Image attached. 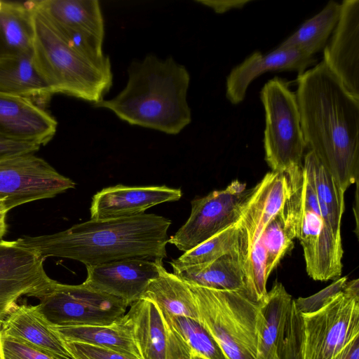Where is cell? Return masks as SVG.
I'll return each instance as SVG.
<instances>
[{"mask_svg":"<svg viewBox=\"0 0 359 359\" xmlns=\"http://www.w3.org/2000/svg\"><path fill=\"white\" fill-rule=\"evenodd\" d=\"M170 219L155 214L93 219L52 234L24 236L18 245L46 259L62 257L87 266L133 259L167 257Z\"/></svg>","mask_w":359,"mask_h":359,"instance_id":"cell-2","label":"cell"},{"mask_svg":"<svg viewBox=\"0 0 359 359\" xmlns=\"http://www.w3.org/2000/svg\"><path fill=\"white\" fill-rule=\"evenodd\" d=\"M128 80L114 97L93 106L112 111L132 126L180 133L191 121L187 102L190 75L172 57L165 60L149 54L133 61L128 69Z\"/></svg>","mask_w":359,"mask_h":359,"instance_id":"cell-3","label":"cell"},{"mask_svg":"<svg viewBox=\"0 0 359 359\" xmlns=\"http://www.w3.org/2000/svg\"><path fill=\"white\" fill-rule=\"evenodd\" d=\"M8 211L4 202L0 199V242L4 240L7 231L6 217Z\"/></svg>","mask_w":359,"mask_h":359,"instance_id":"cell-40","label":"cell"},{"mask_svg":"<svg viewBox=\"0 0 359 359\" xmlns=\"http://www.w3.org/2000/svg\"><path fill=\"white\" fill-rule=\"evenodd\" d=\"M121 318L109 325H53V327L64 341L107 348L142 359L129 330Z\"/></svg>","mask_w":359,"mask_h":359,"instance_id":"cell-27","label":"cell"},{"mask_svg":"<svg viewBox=\"0 0 359 359\" xmlns=\"http://www.w3.org/2000/svg\"><path fill=\"white\" fill-rule=\"evenodd\" d=\"M57 121L31 100L0 92V136L45 145L54 137Z\"/></svg>","mask_w":359,"mask_h":359,"instance_id":"cell-20","label":"cell"},{"mask_svg":"<svg viewBox=\"0 0 359 359\" xmlns=\"http://www.w3.org/2000/svg\"><path fill=\"white\" fill-rule=\"evenodd\" d=\"M332 359H359V336L353 339Z\"/></svg>","mask_w":359,"mask_h":359,"instance_id":"cell-39","label":"cell"},{"mask_svg":"<svg viewBox=\"0 0 359 359\" xmlns=\"http://www.w3.org/2000/svg\"><path fill=\"white\" fill-rule=\"evenodd\" d=\"M164 269L162 260L144 259L87 266L84 283L130 306L142 297L149 283L158 278Z\"/></svg>","mask_w":359,"mask_h":359,"instance_id":"cell-16","label":"cell"},{"mask_svg":"<svg viewBox=\"0 0 359 359\" xmlns=\"http://www.w3.org/2000/svg\"><path fill=\"white\" fill-rule=\"evenodd\" d=\"M287 175L269 172L252 188L240 218L236 223L234 252L243 269L266 266V253L260 243L269 221L282 209L289 195Z\"/></svg>","mask_w":359,"mask_h":359,"instance_id":"cell-9","label":"cell"},{"mask_svg":"<svg viewBox=\"0 0 359 359\" xmlns=\"http://www.w3.org/2000/svg\"><path fill=\"white\" fill-rule=\"evenodd\" d=\"M2 334L19 339L53 359H73L64 341L37 305H18L4 320Z\"/></svg>","mask_w":359,"mask_h":359,"instance_id":"cell-21","label":"cell"},{"mask_svg":"<svg viewBox=\"0 0 359 359\" xmlns=\"http://www.w3.org/2000/svg\"><path fill=\"white\" fill-rule=\"evenodd\" d=\"M188 285L195 299L198 320L227 358L257 359L259 303L245 292Z\"/></svg>","mask_w":359,"mask_h":359,"instance_id":"cell-5","label":"cell"},{"mask_svg":"<svg viewBox=\"0 0 359 359\" xmlns=\"http://www.w3.org/2000/svg\"><path fill=\"white\" fill-rule=\"evenodd\" d=\"M296 230L293 213L285 202L282 209L269 221L260 240L266 253V271L268 276L285 254L293 248Z\"/></svg>","mask_w":359,"mask_h":359,"instance_id":"cell-29","label":"cell"},{"mask_svg":"<svg viewBox=\"0 0 359 359\" xmlns=\"http://www.w3.org/2000/svg\"><path fill=\"white\" fill-rule=\"evenodd\" d=\"M66 42L95 60L108 57L102 50L103 16L97 0L34 1Z\"/></svg>","mask_w":359,"mask_h":359,"instance_id":"cell-14","label":"cell"},{"mask_svg":"<svg viewBox=\"0 0 359 359\" xmlns=\"http://www.w3.org/2000/svg\"><path fill=\"white\" fill-rule=\"evenodd\" d=\"M347 281L346 276L339 278L331 285L310 297L294 299L297 309L301 314L311 313L319 310L343 290Z\"/></svg>","mask_w":359,"mask_h":359,"instance_id":"cell-34","label":"cell"},{"mask_svg":"<svg viewBox=\"0 0 359 359\" xmlns=\"http://www.w3.org/2000/svg\"><path fill=\"white\" fill-rule=\"evenodd\" d=\"M0 92L28 99L43 109L54 95L32 53L0 57Z\"/></svg>","mask_w":359,"mask_h":359,"instance_id":"cell-23","label":"cell"},{"mask_svg":"<svg viewBox=\"0 0 359 359\" xmlns=\"http://www.w3.org/2000/svg\"><path fill=\"white\" fill-rule=\"evenodd\" d=\"M44 259L17 244L0 242V321L18 306L23 296L40 299L56 283L46 273Z\"/></svg>","mask_w":359,"mask_h":359,"instance_id":"cell-13","label":"cell"},{"mask_svg":"<svg viewBox=\"0 0 359 359\" xmlns=\"http://www.w3.org/2000/svg\"><path fill=\"white\" fill-rule=\"evenodd\" d=\"M2 322L0 321V359H4L2 351L1 338H2Z\"/></svg>","mask_w":359,"mask_h":359,"instance_id":"cell-41","label":"cell"},{"mask_svg":"<svg viewBox=\"0 0 359 359\" xmlns=\"http://www.w3.org/2000/svg\"><path fill=\"white\" fill-rule=\"evenodd\" d=\"M296 82L306 147L345 192L358 182L359 99L323 61L298 74Z\"/></svg>","mask_w":359,"mask_h":359,"instance_id":"cell-1","label":"cell"},{"mask_svg":"<svg viewBox=\"0 0 359 359\" xmlns=\"http://www.w3.org/2000/svg\"><path fill=\"white\" fill-rule=\"evenodd\" d=\"M165 317L191 351L205 359H228L218 344L198 320L182 316Z\"/></svg>","mask_w":359,"mask_h":359,"instance_id":"cell-31","label":"cell"},{"mask_svg":"<svg viewBox=\"0 0 359 359\" xmlns=\"http://www.w3.org/2000/svg\"><path fill=\"white\" fill-rule=\"evenodd\" d=\"M341 4L331 0L323 8L306 20L277 48L298 50L310 55L322 51L339 18Z\"/></svg>","mask_w":359,"mask_h":359,"instance_id":"cell-28","label":"cell"},{"mask_svg":"<svg viewBox=\"0 0 359 359\" xmlns=\"http://www.w3.org/2000/svg\"><path fill=\"white\" fill-rule=\"evenodd\" d=\"M172 269L175 275L188 284L246 293L242 265L233 253L210 262Z\"/></svg>","mask_w":359,"mask_h":359,"instance_id":"cell-24","label":"cell"},{"mask_svg":"<svg viewBox=\"0 0 359 359\" xmlns=\"http://www.w3.org/2000/svg\"><path fill=\"white\" fill-rule=\"evenodd\" d=\"M292 296L281 283H276L259 304L257 359H280Z\"/></svg>","mask_w":359,"mask_h":359,"instance_id":"cell-22","label":"cell"},{"mask_svg":"<svg viewBox=\"0 0 359 359\" xmlns=\"http://www.w3.org/2000/svg\"><path fill=\"white\" fill-rule=\"evenodd\" d=\"M237 238L236 224L219 232L180 257L172 259V268L193 266L214 261L234 252Z\"/></svg>","mask_w":359,"mask_h":359,"instance_id":"cell-32","label":"cell"},{"mask_svg":"<svg viewBox=\"0 0 359 359\" xmlns=\"http://www.w3.org/2000/svg\"><path fill=\"white\" fill-rule=\"evenodd\" d=\"M190 359H205V358L198 355L192 353Z\"/></svg>","mask_w":359,"mask_h":359,"instance_id":"cell-42","label":"cell"},{"mask_svg":"<svg viewBox=\"0 0 359 359\" xmlns=\"http://www.w3.org/2000/svg\"><path fill=\"white\" fill-rule=\"evenodd\" d=\"M121 320L142 359H190L191 350L155 302L141 298L130 304Z\"/></svg>","mask_w":359,"mask_h":359,"instance_id":"cell-15","label":"cell"},{"mask_svg":"<svg viewBox=\"0 0 359 359\" xmlns=\"http://www.w3.org/2000/svg\"><path fill=\"white\" fill-rule=\"evenodd\" d=\"M289 198L296 219V238L302 246L308 275L315 280L337 279L342 271L341 236L334 231L330 220L319 206L308 168L287 177Z\"/></svg>","mask_w":359,"mask_h":359,"instance_id":"cell-6","label":"cell"},{"mask_svg":"<svg viewBox=\"0 0 359 359\" xmlns=\"http://www.w3.org/2000/svg\"><path fill=\"white\" fill-rule=\"evenodd\" d=\"M212 9L217 13H224L233 9H241L246 4L250 3V0H229V1H210L201 0L196 1Z\"/></svg>","mask_w":359,"mask_h":359,"instance_id":"cell-38","label":"cell"},{"mask_svg":"<svg viewBox=\"0 0 359 359\" xmlns=\"http://www.w3.org/2000/svg\"><path fill=\"white\" fill-rule=\"evenodd\" d=\"M303 164L311 173L319 205L327 210L335 229L341 232L345 192L312 151L305 154Z\"/></svg>","mask_w":359,"mask_h":359,"instance_id":"cell-30","label":"cell"},{"mask_svg":"<svg viewBox=\"0 0 359 359\" xmlns=\"http://www.w3.org/2000/svg\"><path fill=\"white\" fill-rule=\"evenodd\" d=\"M142 298L155 302L166 316L198 320L195 299L190 287L165 269L149 283Z\"/></svg>","mask_w":359,"mask_h":359,"instance_id":"cell-26","label":"cell"},{"mask_svg":"<svg viewBox=\"0 0 359 359\" xmlns=\"http://www.w3.org/2000/svg\"><path fill=\"white\" fill-rule=\"evenodd\" d=\"M40 147L41 145L35 142L0 136V161L24 154L35 153Z\"/></svg>","mask_w":359,"mask_h":359,"instance_id":"cell-37","label":"cell"},{"mask_svg":"<svg viewBox=\"0 0 359 359\" xmlns=\"http://www.w3.org/2000/svg\"><path fill=\"white\" fill-rule=\"evenodd\" d=\"M1 344L4 359H53L37 348L3 334Z\"/></svg>","mask_w":359,"mask_h":359,"instance_id":"cell-36","label":"cell"},{"mask_svg":"<svg viewBox=\"0 0 359 359\" xmlns=\"http://www.w3.org/2000/svg\"><path fill=\"white\" fill-rule=\"evenodd\" d=\"M64 343L73 359H139L107 348L82 343Z\"/></svg>","mask_w":359,"mask_h":359,"instance_id":"cell-35","label":"cell"},{"mask_svg":"<svg viewBox=\"0 0 359 359\" xmlns=\"http://www.w3.org/2000/svg\"><path fill=\"white\" fill-rule=\"evenodd\" d=\"M34 62L54 94L62 93L93 104L104 100L113 81L109 56L95 60L69 45L46 14L30 1Z\"/></svg>","mask_w":359,"mask_h":359,"instance_id":"cell-4","label":"cell"},{"mask_svg":"<svg viewBox=\"0 0 359 359\" xmlns=\"http://www.w3.org/2000/svg\"><path fill=\"white\" fill-rule=\"evenodd\" d=\"M38 309L53 326L109 325L127 312L125 301L97 290L84 282L57 281L39 299Z\"/></svg>","mask_w":359,"mask_h":359,"instance_id":"cell-8","label":"cell"},{"mask_svg":"<svg viewBox=\"0 0 359 359\" xmlns=\"http://www.w3.org/2000/svg\"><path fill=\"white\" fill-rule=\"evenodd\" d=\"M246 184L233 181L225 189L191 201V214L168 243L184 252L237 222L251 193Z\"/></svg>","mask_w":359,"mask_h":359,"instance_id":"cell-11","label":"cell"},{"mask_svg":"<svg viewBox=\"0 0 359 359\" xmlns=\"http://www.w3.org/2000/svg\"><path fill=\"white\" fill-rule=\"evenodd\" d=\"M323 51V62L359 99V1L344 0Z\"/></svg>","mask_w":359,"mask_h":359,"instance_id":"cell-17","label":"cell"},{"mask_svg":"<svg viewBox=\"0 0 359 359\" xmlns=\"http://www.w3.org/2000/svg\"><path fill=\"white\" fill-rule=\"evenodd\" d=\"M34 36L30 1H0V57L32 53Z\"/></svg>","mask_w":359,"mask_h":359,"instance_id":"cell-25","label":"cell"},{"mask_svg":"<svg viewBox=\"0 0 359 359\" xmlns=\"http://www.w3.org/2000/svg\"><path fill=\"white\" fill-rule=\"evenodd\" d=\"M301 315L304 359H332L359 336V296L344 289L319 310Z\"/></svg>","mask_w":359,"mask_h":359,"instance_id":"cell-10","label":"cell"},{"mask_svg":"<svg viewBox=\"0 0 359 359\" xmlns=\"http://www.w3.org/2000/svg\"><path fill=\"white\" fill-rule=\"evenodd\" d=\"M315 56L294 49L276 48L263 55L255 51L233 67L226 80V97L233 104L243 101L247 90L259 75L267 72L294 71L300 74L316 65Z\"/></svg>","mask_w":359,"mask_h":359,"instance_id":"cell-19","label":"cell"},{"mask_svg":"<svg viewBox=\"0 0 359 359\" xmlns=\"http://www.w3.org/2000/svg\"><path fill=\"white\" fill-rule=\"evenodd\" d=\"M76 183L34 153L0 161V199L8 210L32 201L50 198Z\"/></svg>","mask_w":359,"mask_h":359,"instance_id":"cell-12","label":"cell"},{"mask_svg":"<svg viewBox=\"0 0 359 359\" xmlns=\"http://www.w3.org/2000/svg\"><path fill=\"white\" fill-rule=\"evenodd\" d=\"M182 190L163 186L109 187L97 192L92 198L90 219H104L132 217L144 213L154 205L181 198Z\"/></svg>","mask_w":359,"mask_h":359,"instance_id":"cell-18","label":"cell"},{"mask_svg":"<svg viewBox=\"0 0 359 359\" xmlns=\"http://www.w3.org/2000/svg\"><path fill=\"white\" fill-rule=\"evenodd\" d=\"M260 100L265 111V161L273 172L287 176L301 172L307 147L295 93L275 76L262 87Z\"/></svg>","mask_w":359,"mask_h":359,"instance_id":"cell-7","label":"cell"},{"mask_svg":"<svg viewBox=\"0 0 359 359\" xmlns=\"http://www.w3.org/2000/svg\"><path fill=\"white\" fill-rule=\"evenodd\" d=\"M279 353L280 359H304L302 315L297 309L294 299Z\"/></svg>","mask_w":359,"mask_h":359,"instance_id":"cell-33","label":"cell"}]
</instances>
